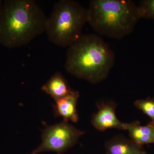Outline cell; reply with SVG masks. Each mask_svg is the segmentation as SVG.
<instances>
[{
	"label": "cell",
	"mask_w": 154,
	"mask_h": 154,
	"mask_svg": "<svg viewBox=\"0 0 154 154\" xmlns=\"http://www.w3.org/2000/svg\"><path fill=\"white\" fill-rule=\"evenodd\" d=\"M105 149L107 154H141L143 152L141 146L121 136L115 137L107 141Z\"/></svg>",
	"instance_id": "10"
},
{
	"label": "cell",
	"mask_w": 154,
	"mask_h": 154,
	"mask_svg": "<svg viewBox=\"0 0 154 154\" xmlns=\"http://www.w3.org/2000/svg\"><path fill=\"white\" fill-rule=\"evenodd\" d=\"M88 22L98 34L121 39L129 35L140 19L137 5L131 0H92Z\"/></svg>",
	"instance_id": "3"
},
{
	"label": "cell",
	"mask_w": 154,
	"mask_h": 154,
	"mask_svg": "<svg viewBox=\"0 0 154 154\" xmlns=\"http://www.w3.org/2000/svg\"><path fill=\"white\" fill-rule=\"evenodd\" d=\"M48 17L33 0H5L0 12V44L8 48L26 45L45 32Z\"/></svg>",
	"instance_id": "1"
},
{
	"label": "cell",
	"mask_w": 154,
	"mask_h": 154,
	"mask_svg": "<svg viewBox=\"0 0 154 154\" xmlns=\"http://www.w3.org/2000/svg\"><path fill=\"white\" fill-rule=\"evenodd\" d=\"M79 96V92L73 90L68 96L55 102L53 105L54 116L62 117L63 121L77 122L79 116L76 106Z\"/></svg>",
	"instance_id": "7"
},
{
	"label": "cell",
	"mask_w": 154,
	"mask_h": 154,
	"mask_svg": "<svg viewBox=\"0 0 154 154\" xmlns=\"http://www.w3.org/2000/svg\"><path fill=\"white\" fill-rule=\"evenodd\" d=\"M85 133V131L64 121L47 126L42 131L41 143L29 154H38L44 152L63 153L74 146Z\"/></svg>",
	"instance_id": "5"
},
{
	"label": "cell",
	"mask_w": 154,
	"mask_h": 154,
	"mask_svg": "<svg viewBox=\"0 0 154 154\" xmlns=\"http://www.w3.org/2000/svg\"><path fill=\"white\" fill-rule=\"evenodd\" d=\"M125 130L131 139L139 145L154 143V125L151 123L143 126L139 122H133L125 123Z\"/></svg>",
	"instance_id": "9"
},
{
	"label": "cell",
	"mask_w": 154,
	"mask_h": 154,
	"mask_svg": "<svg viewBox=\"0 0 154 154\" xmlns=\"http://www.w3.org/2000/svg\"><path fill=\"white\" fill-rule=\"evenodd\" d=\"M140 19H154V0H143L137 5Z\"/></svg>",
	"instance_id": "12"
},
{
	"label": "cell",
	"mask_w": 154,
	"mask_h": 154,
	"mask_svg": "<svg viewBox=\"0 0 154 154\" xmlns=\"http://www.w3.org/2000/svg\"><path fill=\"white\" fill-rule=\"evenodd\" d=\"M116 104L113 102H102L98 111L92 117L91 122L96 129L104 131L110 128L125 130V123L119 121L115 113Z\"/></svg>",
	"instance_id": "6"
},
{
	"label": "cell",
	"mask_w": 154,
	"mask_h": 154,
	"mask_svg": "<svg viewBox=\"0 0 154 154\" xmlns=\"http://www.w3.org/2000/svg\"><path fill=\"white\" fill-rule=\"evenodd\" d=\"M3 1L0 0V12H1V9H2V5Z\"/></svg>",
	"instance_id": "13"
},
{
	"label": "cell",
	"mask_w": 154,
	"mask_h": 154,
	"mask_svg": "<svg viewBox=\"0 0 154 154\" xmlns=\"http://www.w3.org/2000/svg\"><path fill=\"white\" fill-rule=\"evenodd\" d=\"M41 90L54 99L55 102L64 98L73 91L60 72H56L42 87Z\"/></svg>",
	"instance_id": "8"
},
{
	"label": "cell",
	"mask_w": 154,
	"mask_h": 154,
	"mask_svg": "<svg viewBox=\"0 0 154 154\" xmlns=\"http://www.w3.org/2000/svg\"><path fill=\"white\" fill-rule=\"evenodd\" d=\"M141 154H147L146 153V152H145L144 151H143V152H142L141 153Z\"/></svg>",
	"instance_id": "14"
},
{
	"label": "cell",
	"mask_w": 154,
	"mask_h": 154,
	"mask_svg": "<svg viewBox=\"0 0 154 154\" xmlns=\"http://www.w3.org/2000/svg\"><path fill=\"white\" fill-rule=\"evenodd\" d=\"M135 107L152 119L150 123L154 125V99L147 98L137 100L134 103Z\"/></svg>",
	"instance_id": "11"
},
{
	"label": "cell",
	"mask_w": 154,
	"mask_h": 154,
	"mask_svg": "<svg viewBox=\"0 0 154 154\" xmlns=\"http://www.w3.org/2000/svg\"><path fill=\"white\" fill-rule=\"evenodd\" d=\"M115 61L113 50L101 36L82 34L68 47L64 68L72 75L95 84L107 78Z\"/></svg>",
	"instance_id": "2"
},
{
	"label": "cell",
	"mask_w": 154,
	"mask_h": 154,
	"mask_svg": "<svg viewBox=\"0 0 154 154\" xmlns=\"http://www.w3.org/2000/svg\"><path fill=\"white\" fill-rule=\"evenodd\" d=\"M88 22V10L73 0H60L54 6L48 17L45 32L51 43L69 47L82 35Z\"/></svg>",
	"instance_id": "4"
}]
</instances>
